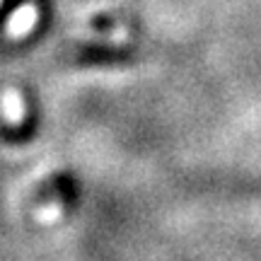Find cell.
<instances>
[{"label": "cell", "instance_id": "6da1fadb", "mask_svg": "<svg viewBox=\"0 0 261 261\" xmlns=\"http://www.w3.org/2000/svg\"><path fill=\"white\" fill-rule=\"evenodd\" d=\"M32 22H34V8H32V5H24V8L12 17V22H10V32H15V34H17V32H24V29L32 27Z\"/></svg>", "mask_w": 261, "mask_h": 261}]
</instances>
